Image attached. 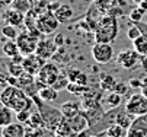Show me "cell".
<instances>
[{
    "label": "cell",
    "mask_w": 147,
    "mask_h": 137,
    "mask_svg": "<svg viewBox=\"0 0 147 137\" xmlns=\"http://www.w3.org/2000/svg\"><path fill=\"white\" fill-rule=\"evenodd\" d=\"M0 101H2V105L12 108L15 112L31 109L32 105H35L34 99L24 89L18 86H10V85L3 88L2 93H0Z\"/></svg>",
    "instance_id": "obj_1"
},
{
    "label": "cell",
    "mask_w": 147,
    "mask_h": 137,
    "mask_svg": "<svg viewBox=\"0 0 147 137\" xmlns=\"http://www.w3.org/2000/svg\"><path fill=\"white\" fill-rule=\"evenodd\" d=\"M32 99H34V104H35L36 109L41 112V115H42V118L45 121V128L55 131L57 127L60 126V123L66 118V117L63 115L61 109L57 108V107L50 105V102L44 101L39 95H35Z\"/></svg>",
    "instance_id": "obj_2"
},
{
    "label": "cell",
    "mask_w": 147,
    "mask_h": 137,
    "mask_svg": "<svg viewBox=\"0 0 147 137\" xmlns=\"http://www.w3.org/2000/svg\"><path fill=\"white\" fill-rule=\"evenodd\" d=\"M118 36V21L117 18L107 13L103 15L100 22L95 31V40L96 43H107L112 44Z\"/></svg>",
    "instance_id": "obj_3"
},
{
    "label": "cell",
    "mask_w": 147,
    "mask_h": 137,
    "mask_svg": "<svg viewBox=\"0 0 147 137\" xmlns=\"http://www.w3.org/2000/svg\"><path fill=\"white\" fill-rule=\"evenodd\" d=\"M124 109L133 117H140L147 114V96L140 93H133L127 98L124 104Z\"/></svg>",
    "instance_id": "obj_4"
},
{
    "label": "cell",
    "mask_w": 147,
    "mask_h": 137,
    "mask_svg": "<svg viewBox=\"0 0 147 137\" xmlns=\"http://www.w3.org/2000/svg\"><path fill=\"white\" fill-rule=\"evenodd\" d=\"M61 72L58 69V66L53 61H47L42 69H41L36 74V80L42 85V86H53L55 83V80L60 77Z\"/></svg>",
    "instance_id": "obj_5"
},
{
    "label": "cell",
    "mask_w": 147,
    "mask_h": 137,
    "mask_svg": "<svg viewBox=\"0 0 147 137\" xmlns=\"http://www.w3.org/2000/svg\"><path fill=\"white\" fill-rule=\"evenodd\" d=\"M41 38L35 36L34 34H31L29 31H22L19 32L18 38H16V44L20 50L24 55H29V54H34L36 51V47H38V43H39Z\"/></svg>",
    "instance_id": "obj_6"
},
{
    "label": "cell",
    "mask_w": 147,
    "mask_h": 137,
    "mask_svg": "<svg viewBox=\"0 0 147 137\" xmlns=\"http://www.w3.org/2000/svg\"><path fill=\"white\" fill-rule=\"evenodd\" d=\"M60 26V21L57 19L54 12H47L38 16V22H36V28L39 29V32L42 35H51L54 32L58 31Z\"/></svg>",
    "instance_id": "obj_7"
},
{
    "label": "cell",
    "mask_w": 147,
    "mask_h": 137,
    "mask_svg": "<svg viewBox=\"0 0 147 137\" xmlns=\"http://www.w3.org/2000/svg\"><path fill=\"white\" fill-rule=\"evenodd\" d=\"M141 63V55L133 48L122 50L117 54V64L125 70H133Z\"/></svg>",
    "instance_id": "obj_8"
},
{
    "label": "cell",
    "mask_w": 147,
    "mask_h": 137,
    "mask_svg": "<svg viewBox=\"0 0 147 137\" xmlns=\"http://www.w3.org/2000/svg\"><path fill=\"white\" fill-rule=\"evenodd\" d=\"M92 58L98 64H108L114 58V48L112 44L107 43H96L92 47Z\"/></svg>",
    "instance_id": "obj_9"
},
{
    "label": "cell",
    "mask_w": 147,
    "mask_h": 137,
    "mask_svg": "<svg viewBox=\"0 0 147 137\" xmlns=\"http://www.w3.org/2000/svg\"><path fill=\"white\" fill-rule=\"evenodd\" d=\"M35 53H36L39 57H42L45 61H48L50 58L57 53V43H55V40H50V38H41Z\"/></svg>",
    "instance_id": "obj_10"
},
{
    "label": "cell",
    "mask_w": 147,
    "mask_h": 137,
    "mask_svg": "<svg viewBox=\"0 0 147 137\" xmlns=\"http://www.w3.org/2000/svg\"><path fill=\"white\" fill-rule=\"evenodd\" d=\"M45 63H47V61L44 60L42 57H39L36 53H34V54L25 55L22 66H24L25 72H28V73H31V74H34V76H36L38 72L42 69V66H44Z\"/></svg>",
    "instance_id": "obj_11"
},
{
    "label": "cell",
    "mask_w": 147,
    "mask_h": 137,
    "mask_svg": "<svg viewBox=\"0 0 147 137\" xmlns=\"http://www.w3.org/2000/svg\"><path fill=\"white\" fill-rule=\"evenodd\" d=\"M127 137H147V114L136 117L128 128Z\"/></svg>",
    "instance_id": "obj_12"
},
{
    "label": "cell",
    "mask_w": 147,
    "mask_h": 137,
    "mask_svg": "<svg viewBox=\"0 0 147 137\" xmlns=\"http://www.w3.org/2000/svg\"><path fill=\"white\" fill-rule=\"evenodd\" d=\"M82 105H83V109L102 107V93L99 90H92V89L88 90L82 96Z\"/></svg>",
    "instance_id": "obj_13"
},
{
    "label": "cell",
    "mask_w": 147,
    "mask_h": 137,
    "mask_svg": "<svg viewBox=\"0 0 147 137\" xmlns=\"http://www.w3.org/2000/svg\"><path fill=\"white\" fill-rule=\"evenodd\" d=\"M3 21H5V24H9V25H13L18 28L25 24V15L15 10L13 7H9L3 12Z\"/></svg>",
    "instance_id": "obj_14"
},
{
    "label": "cell",
    "mask_w": 147,
    "mask_h": 137,
    "mask_svg": "<svg viewBox=\"0 0 147 137\" xmlns=\"http://www.w3.org/2000/svg\"><path fill=\"white\" fill-rule=\"evenodd\" d=\"M70 121V126L74 131L77 133H82V131H85L88 128H90V123H89V118H88V115H86V111L83 109L80 114H77L76 117H73V118L69 120Z\"/></svg>",
    "instance_id": "obj_15"
},
{
    "label": "cell",
    "mask_w": 147,
    "mask_h": 137,
    "mask_svg": "<svg viewBox=\"0 0 147 137\" xmlns=\"http://www.w3.org/2000/svg\"><path fill=\"white\" fill-rule=\"evenodd\" d=\"M26 127L24 123H12L6 127H2V137H25Z\"/></svg>",
    "instance_id": "obj_16"
},
{
    "label": "cell",
    "mask_w": 147,
    "mask_h": 137,
    "mask_svg": "<svg viewBox=\"0 0 147 137\" xmlns=\"http://www.w3.org/2000/svg\"><path fill=\"white\" fill-rule=\"evenodd\" d=\"M60 109H61L63 115H64L67 120H70V118H73V117H76L77 114H80L83 111V105L79 101H67L60 107Z\"/></svg>",
    "instance_id": "obj_17"
},
{
    "label": "cell",
    "mask_w": 147,
    "mask_h": 137,
    "mask_svg": "<svg viewBox=\"0 0 147 137\" xmlns=\"http://www.w3.org/2000/svg\"><path fill=\"white\" fill-rule=\"evenodd\" d=\"M118 82L115 80V77L107 72H103L99 74V88L100 90H105V92H114L115 89V85Z\"/></svg>",
    "instance_id": "obj_18"
},
{
    "label": "cell",
    "mask_w": 147,
    "mask_h": 137,
    "mask_svg": "<svg viewBox=\"0 0 147 137\" xmlns=\"http://www.w3.org/2000/svg\"><path fill=\"white\" fill-rule=\"evenodd\" d=\"M66 73H67L69 80H70L71 83H77V85L88 86L89 77H88V74L83 72V70H79V69H69Z\"/></svg>",
    "instance_id": "obj_19"
},
{
    "label": "cell",
    "mask_w": 147,
    "mask_h": 137,
    "mask_svg": "<svg viewBox=\"0 0 147 137\" xmlns=\"http://www.w3.org/2000/svg\"><path fill=\"white\" fill-rule=\"evenodd\" d=\"M54 13H55L57 19L60 21V24H69L73 18V9L70 7V5H66V3L60 5L54 10Z\"/></svg>",
    "instance_id": "obj_20"
},
{
    "label": "cell",
    "mask_w": 147,
    "mask_h": 137,
    "mask_svg": "<svg viewBox=\"0 0 147 137\" xmlns=\"http://www.w3.org/2000/svg\"><path fill=\"white\" fill-rule=\"evenodd\" d=\"M26 127H31V128H35V130H44L45 128V121L42 118V115H41V112L36 109H34L31 112V117H29V120L25 123Z\"/></svg>",
    "instance_id": "obj_21"
},
{
    "label": "cell",
    "mask_w": 147,
    "mask_h": 137,
    "mask_svg": "<svg viewBox=\"0 0 147 137\" xmlns=\"http://www.w3.org/2000/svg\"><path fill=\"white\" fill-rule=\"evenodd\" d=\"M15 115H16V112L12 108H9L6 105H2V108H0V126L6 127V126L12 124Z\"/></svg>",
    "instance_id": "obj_22"
},
{
    "label": "cell",
    "mask_w": 147,
    "mask_h": 137,
    "mask_svg": "<svg viewBox=\"0 0 147 137\" xmlns=\"http://www.w3.org/2000/svg\"><path fill=\"white\" fill-rule=\"evenodd\" d=\"M122 102V95L117 93V92H108V95L105 96V99H103V104L107 105L109 109L112 108H118Z\"/></svg>",
    "instance_id": "obj_23"
},
{
    "label": "cell",
    "mask_w": 147,
    "mask_h": 137,
    "mask_svg": "<svg viewBox=\"0 0 147 137\" xmlns=\"http://www.w3.org/2000/svg\"><path fill=\"white\" fill-rule=\"evenodd\" d=\"M10 7H13L15 10H18V12H20V13L26 15L28 12L32 10L34 2H32V0H13V3H12Z\"/></svg>",
    "instance_id": "obj_24"
},
{
    "label": "cell",
    "mask_w": 147,
    "mask_h": 137,
    "mask_svg": "<svg viewBox=\"0 0 147 137\" xmlns=\"http://www.w3.org/2000/svg\"><path fill=\"white\" fill-rule=\"evenodd\" d=\"M38 95L42 98L44 101H47V102H53V101H55L57 98H58V90H57L55 88H53V86H44L42 89L39 90Z\"/></svg>",
    "instance_id": "obj_25"
},
{
    "label": "cell",
    "mask_w": 147,
    "mask_h": 137,
    "mask_svg": "<svg viewBox=\"0 0 147 137\" xmlns=\"http://www.w3.org/2000/svg\"><path fill=\"white\" fill-rule=\"evenodd\" d=\"M134 118L136 117H133L131 114H128L127 111H125L124 108L119 111V114H118V118H117V124H119L121 127H124V128H130V126L133 124V121H134Z\"/></svg>",
    "instance_id": "obj_26"
},
{
    "label": "cell",
    "mask_w": 147,
    "mask_h": 137,
    "mask_svg": "<svg viewBox=\"0 0 147 137\" xmlns=\"http://www.w3.org/2000/svg\"><path fill=\"white\" fill-rule=\"evenodd\" d=\"M96 5V7L102 12V13H109L114 7H117V3H118V0H95L93 2Z\"/></svg>",
    "instance_id": "obj_27"
},
{
    "label": "cell",
    "mask_w": 147,
    "mask_h": 137,
    "mask_svg": "<svg viewBox=\"0 0 147 137\" xmlns=\"http://www.w3.org/2000/svg\"><path fill=\"white\" fill-rule=\"evenodd\" d=\"M3 54H5L6 57H9V58H12V57L20 54V50H19L16 41H13V40L6 41V43L3 44Z\"/></svg>",
    "instance_id": "obj_28"
},
{
    "label": "cell",
    "mask_w": 147,
    "mask_h": 137,
    "mask_svg": "<svg viewBox=\"0 0 147 137\" xmlns=\"http://www.w3.org/2000/svg\"><path fill=\"white\" fill-rule=\"evenodd\" d=\"M133 48L140 54V55H147V36L141 35L137 40L133 41Z\"/></svg>",
    "instance_id": "obj_29"
},
{
    "label": "cell",
    "mask_w": 147,
    "mask_h": 137,
    "mask_svg": "<svg viewBox=\"0 0 147 137\" xmlns=\"http://www.w3.org/2000/svg\"><path fill=\"white\" fill-rule=\"evenodd\" d=\"M34 2V10L38 15H42L47 12H51V3H48V0H32Z\"/></svg>",
    "instance_id": "obj_30"
},
{
    "label": "cell",
    "mask_w": 147,
    "mask_h": 137,
    "mask_svg": "<svg viewBox=\"0 0 147 137\" xmlns=\"http://www.w3.org/2000/svg\"><path fill=\"white\" fill-rule=\"evenodd\" d=\"M105 133H107V136H111V137H127L128 130L121 127L119 124H112Z\"/></svg>",
    "instance_id": "obj_31"
},
{
    "label": "cell",
    "mask_w": 147,
    "mask_h": 137,
    "mask_svg": "<svg viewBox=\"0 0 147 137\" xmlns=\"http://www.w3.org/2000/svg\"><path fill=\"white\" fill-rule=\"evenodd\" d=\"M2 34H3L5 38H7V40H13V41H16V38L19 35L16 26L9 25V24H5V26H2Z\"/></svg>",
    "instance_id": "obj_32"
},
{
    "label": "cell",
    "mask_w": 147,
    "mask_h": 137,
    "mask_svg": "<svg viewBox=\"0 0 147 137\" xmlns=\"http://www.w3.org/2000/svg\"><path fill=\"white\" fill-rule=\"evenodd\" d=\"M67 90L70 92V93H73V95H76V96H83L88 90H90V88L89 86H83V85H77V83H69V86H67Z\"/></svg>",
    "instance_id": "obj_33"
},
{
    "label": "cell",
    "mask_w": 147,
    "mask_h": 137,
    "mask_svg": "<svg viewBox=\"0 0 147 137\" xmlns=\"http://www.w3.org/2000/svg\"><path fill=\"white\" fill-rule=\"evenodd\" d=\"M69 83H70V80H69V76H67V73H61V74H60V77L55 80V83L53 85V88H55L57 90L67 89Z\"/></svg>",
    "instance_id": "obj_34"
},
{
    "label": "cell",
    "mask_w": 147,
    "mask_h": 137,
    "mask_svg": "<svg viewBox=\"0 0 147 137\" xmlns=\"http://www.w3.org/2000/svg\"><path fill=\"white\" fill-rule=\"evenodd\" d=\"M144 15H146V10L138 6V7H136V9H133V10L130 12L128 18H130V21H131L133 24H136V22H141V19H143Z\"/></svg>",
    "instance_id": "obj_35"
},
{
    "label": "cell",
    "mask_w": 147,
    "mask_h": 137,
    "mask_svg": "<svg viewBox=\"0 0 147 137\" xmlns=\"http://www.w3.org/2000/svg\"><path fill=\"white\" fill-rule=\"evenodd\" d=\"M10 76H15V77H19L22 73H25V69L22 64H16V63H12L9 61V72H7Z\"/></svg>",
    "instance_id": "obj_36"
},
{
    "label": "cell",
    "mask_w": 147,
    "mask_h": 137,
    "mask_svg": "<svg viewBox=\"0 0 147 137\" xmlns=\"http://www.w3.org/2000/svg\"><path fill=\"white\" fill-rule=\"evenodd\" d=\"M141 35H143V34H141L140 28H138L136 24H133V25L128 28V31H127V36H128V40H131V41L137 40V38L141 36Z\"/></svg>",
    "instance_id": "obj_37"
},
{
    "label": "cell",
    "mask_w": 147,
    "mask_h": 137,
    "mask_svg": "<svg viewBox=\"0 0 147 137\" xmlns=\"http://www.w3.org/2000/svg\"><path fill=\"white\" fill-rule=\"evenodd\" d=\"M31 112H32V109H26V111H20V112H16V120H18L19 123H24V124H25V123L29 120Z\"/></svg>",
    "instance_id": "obj_38"
},
{
    "label": "cell",
    "mask_w": 147,
    "mask_h": 137,
    "mask_svg": "<svg viewBox=\"0 0 147 137\" xmlns=\"http://www.w3.org/2000/svg\"><path fill=\"white\" fill-rule=\"evenodd\" d=\"M114 92H117V93H119V95H125L128 92V85L127 83H124V82H118L117 85H115V89H114Z\"/></svg>",
    "instance_id": "obj_39"
},
{
    "label": "cell",
    "mask_w": 147,
    "mask_h": 137,
    "mask_svg": "<svg viewBox=\"0 0 147 137\" xmlns=\"http://www.w3.org/2000/svg\"><path fill=\"white\" fill-rule=\"evenodd\" d=\"M26 127V126H25ZM41 134V130H35V128H31V127H26V131H25V137H39Z\"/></svg>",
    "instance_id": "obj_40"
},
{
    "label": "cell",
    "mask_w": 147,
    "mask_h": 137,
    "mask_svg": "<svg viewBox=\"0 0 147 137\" xmlns=\"http://www.w3.org/2000/svg\"><path fill=\"white\" fill-rule=\"evenodd\" d=\"M39 137H57V134H55V131H53V130L44 128V130H41Z\"/></svg>",
    "instance_id": "obj_41"
},
{
    "label": "cell",
    "mask_w": 147,
    "mask_h": 137,
    "mask_svg": "<svg viewBox=\"0 0 147 137\" xmlns=\"http://www.w3.org/2000/svg\"><path fill=\"white\" fill-rule=\"evenodd\" d=\"M128 85L131 86V88H134V89H137V88H143V82L140 80V79H131L130 82H128Z\"/></svg>",
    "instance_id": "obj_42"
},
{
    "label": "cell",
    "mask_w": 147,
    "mask_h": 137,
    "mask_svg": "<svg viewBox=\"0 0 147 137\" xmlns=\"http://www.w3.org/2000/svg\"><path fill=\"white\" fill-rule=\"evenodd\" d=\"M57 134V133H55ZM79 136V133L77 131H74V130H70V131H67V133H60V134H57V137H77Z\"/></svg>",
    "instance_id": "obj_43"
},
{
    "label": "cell",
    "mask_w": 147,
    "mask_h": 137,
    "mask_svg": "<svg viewBox=\"0 0 147 137\" xmlns=\"http://www.w3.org/2000/svg\"><path fill=\"white\" fill-rule=\"evenodd\" d=\"M136 25L140 28L141 34H143L144 36H147V22H136Z\"/></svg>",
    "instance_id": "obj_44"
},
{
    "label": "cell",
    "mask_w": 147,
    "mask_h": 137,
    "mask_svg": "<svg viewBox=\"0 0 147 137\" xmlns=\"http://www.w3.org/2000/svg\"><path fill=\"white\" fill-rule=\"evenodd\" d=\"M109 15H112V16L118 18V16H121V15H122V10H121V9H118V7H114V9L109 12Z\"/></svg>",
    "instance_id": "obj_45"
},
{
    "label": "cell",
    "mask_w": 147,
    "mask_h": 137,
    "mask_svg": "<svg viewBox=\"0 0 147 137\" xmlns=\"http://www.w3.org/2000/svg\"><path fill=\"white\" fill-rule=\"evenodd\" d=\"M141 67H143V70L147 73V55H141Z\"/></svg>",
    "instance_id": "obj_46"
},
{
    "label": "cell",
    "mask_w": 147,
    "mask_h": 137,
    "mask_svg": "<svg viewBox=\"0 0 147 137\" xmlns=\"http://www.w3.org/2000/svg\"><path fill=\"white\" fill-rule=\"evenodd\" d=\"M63 38H64V36H63L61 34H57V35H55V43H57V45H58V44H63Z\"/></svg>",
    "instance_id": "obj_47"
},
{
    "label": "cell",
    "mask_w": 147,
    "mask_h": 137,
    "mask_svg": "<svg viewBox=\"0 0 147 137\" xmlns=\"http://www.w3.org/2000/svg\"><path fill=\"white\" fill-rule=\"evenodd\" d=\"M12 3H13V0H2L3 6H12Z\"/></svg>",
    "instance_id": "obj_48"
},
{
    "label": "cell",
    "mask_w": 147,
    "mask_h": 137,
    "mask_svg": "<svg viewBox=\"0 0 147 137\" xmlns=\"http://www.w3.org/2000/svg\"><path fill=\"white\" fill-rule=\"evenodd\" d=\"M90 137H107V133H98V134H92Z\"/></svg>",
    "instance_id": "obj_49"
},
{
    "label": "cell",
    "mask_w": 147,
    "mask_h": 137,
    "mask_svg": "<svg viewBox=\"0 0 147 137\" xmlns=\"http://www.w3.org/2000/svg\"><path fill=\"white\" fill-rule=\"evenodd\" d=\"M141 93H143L144 96H147V85H143V88H141Z\"/></svg>",
    "instance_id": "obj_50"
},
{
    "label": "cell",
    "mask_w": 147,
    "mask_h": 137,
    "mask_svg": "<svg viewBox=\"0 0 147 137\" xmlns=\"http://www.w3.org/2000/svg\"><path fill=\"white\" fill-rule=\"evenodd\" d=\"M138 6H140V7H143V9H144V10L147 12V2H141V3L138 5Z\"/></svg>",
    "instance_id": "obj_51"
},
{
    "label": "cell",
    "mask_w": 147,
    "mask_h": 137,
    "mask_svg": "<svg viewBox=\"0 0 147 137\" xmlns=\"http://www.w3.org/2000/svg\"><path fill=\"white\" fill-rule=\"evenodd\" d=\"M141 2H147V0H141Z\"/></svg>",
    "instance_id": "obj_52"
},
{
    "label": "cell",
    "mask_w": 147,
    "mask_h": 137,
    "mask_svg": "<svg viewBox=\"0 0 147 137\" xmlns=\"http://www.w3.org/2000/svg\"><path fill=\"white\" fill-rule=\"evenodd\" d=\"M107 137H111V136H107Z\"/></svg>",
    "instance_id": "obj_53"
}]
</instances>
